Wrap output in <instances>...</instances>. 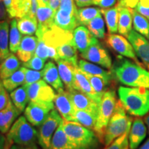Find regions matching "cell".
I'll use <instances>...</instances> for the list:
<instances>
[{"label":"cell","instance_id":"obj_63","mask_svg":"<svg viewBox=\"0 0 149 149\" xmlns=\"http://www.w3.org/2000/svg\"><path fill=\"white\" fill-rule=\"evenodd\" d=\"M148 20H149V18H148Z\"/></svg>","mask_w":149,"mask_h":149},{"label":"cell","instance_id":"obj_20","mask_svg":"<svg viewBox=\"0 0 149 149\" xmlns=\"http://www.w3.org/2000/svg\"><path fill=\"white\" fill-rule=\"evenodd\" d=\"M68 92L69 93L74 109L98 112L99 104L81 91L72 89L68 91Z\"/></svg>","mask_w":149,"mask_h":149},{"label":"cell","instance_id":"obj_9","mask_svg":"<svg viewBox=\"0 0 149 149\" xmlns=\"http://www.w3.org/2000/svg\"><path fill=\"white\" fill-rule=\"evenodd\" d=\"M54 109L53 102H29L24 110V115L33 126H40Z\"/></svg>","mask_w":149,"mask_h":149},{"label":"cell","instance_id":"obj_23","mask_svg":"<svg viewBox=\"0 0 149 149\" xmlns=\"http://www.w3.org/2000/svg\"><path fill=\"white\" fill-rule=\"evenodd\" d=\"M19 114L20 112L10 101L5 109L0 111V132L3 134L8 133Z\"/></svg>","mask_w":149,"mask_h":149},{"label":"cell","instance_id":"obj_57","mask_svg":"<svg viewBox=\"0 0 149 149\" xmlns=\"http://www.w3.org/2000/svg\"><path fill=\"white\" fill-rule=\"evenodd\" d=\"M139 4L144 7H149V0H140Z\"/></svg>","mask_w":149,"mask_h":149},{"label":"cell","instance_id":"obj_60","mask_svg":"<svg viewBox=\"0 0 149 149\" xmlns=\"http://www.w3.org/2000/svg\"><path fill=\"white\" fill-rule=\"evenodd\" d=\"M3 86V85L2 79H1V78H0V87H1V86Z\"/></svg>","mask_w":149,"mask_h":149},{"label":"cell","instance_id":"obj_49","mask_svg":"<svg viewBox=\"0 0 149 149\" xmlns=\"http://www.w3.org/2000/svg\"><path fill=\"white\" fill-rule=\"evenodd\" d=\"M8 18V13H7L6 9L3 0H0V21L7 20Z\"/></svg>","mask_w":149,"mask_h":149},{"label":"cell","instance_id":"obj_61","mask_svg":"<svg viewBox=\"0 0 149 149\" xmlns=\"http://www.w3.org/2000/svg\"><path fill=\"white\" fill-rule=\"evenodd\" d=\"M124 149H130V148H129V145H127V146H126Z\"/></svg>","mask_w":149,"mask_h":149},{"label":"cell","instance_id":"obj_2","mask_svg":"<svg viewBox=\"0 0 149 149\" xmlns=\"http://www.w3.org/2000/svg\"><path fill=\"white\" fill-rule=\"evenodd\" d=\"M118 95L126 111L136 117H143L149 112V88L120 86Z\"/></svg>","mask_w":149,"mask_h":149},{"label":"cell","instance_id":"obj_53","mask_svg":"<svg viewBox=\"0 0 149 149\" xmlns=\"http://www.w3.org/2000/svg\"><path fill=\"white\" fill-rule=\"evenodd\" d=\"M61 0H49V7L53 9L54 12H57L58 10L59 4H60Z\"/></svg>","mask_w":149,"mask_h":149},{"label":"cell","instance_id":"obj_5","mask_svg":"<svg viewBox=\"0 0 149 149\" xmlns=\"http://www.w3.org/2000/svg\"><path fill=\"white\" fill-rule=\"evenodd\" d=\"M117 102L115 92L113 90H110L104 93L99 104L97 117L93 131L95 133L99 140L102 143H104L106 128L114 113Z\"/></svg>","mask_w":149,"mask_h":149},{"label":"cell","instance_id":"obj_55","mask_svg":"<svg viewBox=\"0 0 149 149\" xmlns=\"http://www.w3.org/2000/svg\"><path fill=\"white\" fill-rule=\"evenodd\" d=\"M39 6H49V0H37Z\"/></svg>","mask_w":149,"mask_h":149},{"label":"cell","instance_id":"obj_52","mask_svg":"<svg viewBox=\"0 0 149 149\" xmlns=\"http://www.w3.org/2000/svg\"><path fill=\"white\" fill-rule=\"evenodd\" d=\"M10 149H39L35 144L33 145H19L13 144Z\"/></svg>","mask_w":149,"mask_h":149},{"label":"cell","instance_id":"obj_13","mask_svg":"<svg viewBox=\"0 0 149 149\" xmlns=\"http://www.w3.org/2000/svg\"><path fill=\"white\" fill-rule=\"evenodd\" d=\"M106 42L110 48L120 55L133 59L135 62L140 64L136 57L131 44L128 39H126L123 35L109 33L106 39Z\"/></svg>","mask_w":149,"mask_h":149},{"label":"cell","instance_id":"obj_54","mask_svg":"<svg viewBox=\"0 0 149 149\" xmlns=\"http://www.w3.org/2000/svg\"><path fill=\"white\" fill-rule=\"evenodd\" d=\"M6 143V137L3 133L0 132V149H4Z\"/></svg>","mask_w":149,"mask_h":149},{"label":"cell","instance_id":"obj_15","mask_svg":"<svg viewBox=\"0 0 149 149\" xmlns=\"http://www.w3.org/2000/svg\"><path fill=\"white\" fill-rule=\"evenodd\" d=\"M55 107L64 120L73 121L74 113L75 109L72 104L68 91H59L56 94L54 100Z\"/></svg>","mask_w":149,"mask_h":149},{"label":"cell","instance_id":"obj_47","mask_svg":"<svg viewBox=\"0 0 149 149\" xmlns=\"http://www.w3.org/2000/svg\"><path fill=\"white\" fill-rule=\"evenodd\" d=\"M140 0H118L117 6L120 7H126L129 8H135Z\"/></svg>","mask_w":149,"mask_h":149},{"label":"cell","instance_id":"obj_12","mask_svg":"<svg viewBox=\"0 0 149 149\" xmlns=\"http://www.w3.org/2000/svg\"><path fill=\"white\" fill-rule=\"evenodd\" d=\"M37 38L42 39L46 46L53 47L56 49L64 43L72 42L73 34L72 31L64 30L54 24L53 26L43 33L42 36Z\"/></svg>","mask_w":149,"mask_h":149},{"label":"cell","instance_id":"obj_35","mask_svg":"<svg viewBox=\"0 0 149 149\" xmlns=\"http://www.w3.org/2000/svg\"><path fill=\"white\" fill-rule=\"evenodd\" d=\"M17 27L22 35H33L36 33L38 29V22L37 17H33L29 15L17 18Z\"/></svg>","mask_w":149,"mask_h":149},{"label":"cell","instance_id":"obj_6","mask_svg":"<svg viewBox=\"0 0 149 149\" xmlns=\"http://www.w3.org/2000/svg\"><path fill=\"white\" fill-rule=\"evenodd\" d=\"M6 138L10 139L13 144L33 145L37 141L38 131L33 127L26 117L20 116L11 126Z\"/></svg>","mask_w":149,"mask_h":149},{"label":"cell","instance_id":"obj_17","mask_svg":"<svg viewBox=\"0 0 149 149\" xmlns=\"http://www.w3.org/2000/svg\"><path fill=\"white\" fill-rule=\"evenodd\" d=\"M74 89L80 91L100 104L102 97L100 96L93 88L90 81L85 74L79 69L78 66L74 71Z\"/></svg>","mask_w":149,"mask_h":149},{"label":"cell","instance_id":"obj_37","mask_svg":"<svg viewBox=\"0 0 149 149\" xmlns=\"http://www.w3.org/2000/svg\"><path fill=\"white\" fill-rule=\"evenodd\" d=\"M22 39V33L19 32L17 27V21L13 18L10 22L9 33V49L10 53H16L17 52Z\"/></svg>","mask_w":149,"mask_h":149},{"label":"cell","instance_id":"obj_44","mask_svg":"<svg viewBox=\"0 0 149 149\" xmlns=\"http://www.w3.org/2000/svg\"><path fill=\"white\" fill-rule=\"evenodd\" d=\"M35 55H37V57L43 59H45V60L49 58L48 57V46H46L45 42L42 39L38 38V43H37L36 50H35Z\"/></svg>","mask_w":149,"mask_h":149},{"label":"cell","instance_id":"obj_3","mask_svg":"<svg viewBox=\"0 0 149 149\" xmlns=\"http://www.w3.org/2000/svg\"><path fill=\"white\" fill-rule=\"evenodd\" d=\"M63 128L72 142L78 149H96L99 139L93 130L79 123L63 120Z\"/></svg>","mask_w":149,"mask_h":149},{"label":"cell","instance_id":"obj_25","mask_svg":"<svg viewBox=\"0 0 149 149\" xmlns=\"http://www.w3.org/2000/svg\"><path fill=\"white\" fill-rule=\"evenodd\" d=\"M50 149H78L65 133L62 123L54 133Z\"/></svg>","mask_w":149,"mask_h":149},{"label":"cell","instance_id":"obj_58","mask_svg":"<svg viewBox=\"0 0 149 149\" xmlns=\"http://www.w3.org/2000/svg\"><path fill=\"white\" fill-rule=\"evenodd\" d=\"M138 149H149V138Z\"/></svg>","mask_w":149,"mask_h":149},{"label":"cell","instance_id":"obj_46","mask_svg":"<svg viewBox=\"0 0 149 149\" xmlns=\"http://www.w3.org/2000/svg\"><path fill=\"white\" fill-rule=\"evenodd\" d=\"M117 2V0H95L93 5L98 6L102 8H110Z\"/></svg>","mask_w":149,"mask_h":149},{"label":"cell","instance_id":"obj_45","mask_svg":"<svg viewBox=\"0 0 149 149\" xmlns=\"http://www.w3.org/2000/svg\"><path fill=\"white\" fill-rule=\"evenodd\" d=\"M11 101L8 94V91L2 86L0 87V111L5 109Z\"/></svg>","mask_w":149,"mask_h":149},{"label":"cell","instance_id":"obj_7","mask_svg":"<svg viewBox=\"0 0 149 149\" xmlns=\"http://www.w3.org/2000/svg\"><path fill=\"white\" fill-rule=\"evenodd\" d=\"M77 10L74 0H61L54 17V24L64 30L73 31L78 26L76 18Z\"/></svg>","mask_w":149,"mask_h":149},{"label":"cell","instance_id":"obj_30","mask_svg":"<svg viewBox=\"0 0 149 149\" xmlns=\"http://www.w3.org/2000/svg\"><path fill=\"white\" fill-rule=\"evenodd\" d=\"M10 54L9 49V23L0 21V57L3 61Z\"/></svg>","mask_w":149,"mask_h":149},{"label":"cell","instance_id":"obj_27","mask_svg":"<svg viewBox=\"0 0 149 149\" xmlns=\"http://www.w3.org/2000/svg\"><path fill=\"white\" fill-rule=\"evenodd\" d=\"M20 61L17 56L10 53L8 57L0 64V78L6 79L19 69Z\"/></svg>","mask_w":149,"mask_h":149},{"label":"cell","instance_id":"obj_62","mask_svg":"<svg viewBox=\"0 0 149 149\" xmlns=\"http://www.w3.org/2000/svg\"><path fill=\"white\" fill-rule=\"evenodd\" d=\"M2 62V61H1V57H0V64H1V63Z\"/></svg>","mask_w":149,"mask_h":149},{"label":"cell","instance_id":"obj_43","mask_svg":"<svg viewBox=\"0 0 149 149\" xmlns=\"http://www.w3.org/2000/svg\"><path fill=\"white\" fill-rule=\"evenodd\" d=\"M42 70H35L32 69H28L26 68L25 72V80H24V86L29 85L41 80L42 77Z\"/></svg>","mask_w":149,"mask_h":149},{"label":"cell","instance_id":"obj_39","mask_svg":"<svg viewBox=\"0 0 149 149\" xmlns=\"http://www.w3.org/2000/svg\"><path fill=\"white\" fill-rule=\"evenodd\" d=\"M87 27L96 38L104 39L105 37V24L102 17V13L93 19L87 25Z\"/></svg>","mask_w":149,"mask_h":149},{"label":"cell","instance_id":"obj_14","mask_svg":"<svg viewBox=\"0 0 149 149\" xmlns=\"http://www.w3.org/2000/svg\"><path fill=\"white\" fill-rule=\"evenodd\" d=\"M136 55L149 69V42L144 36L132 30L127 35Z\"/></svg>","mask_w":149,"mask_h":149},{"label":"cell","instance_id":"obj_26","mask_svg":"<svg viewBox=\"0 0 149 149\" xmlns=\"http://www.w3.org/2000/svg\"><path fill=\"white\" fill-rule=\"evenodd\" d=\"M118 7V32L123 36L127 37L128 33L132 31V24H133V13H133V10L131 8H126V7Z\"/></svg>","mask_w":149,"mask_h":149},{"label":"cell","instance_id":"obj_40","mask_svg":"<svg viewBox=\"0 0 149 149\" xmlns=\"http://www.w3.org/2000/svg\"><path fill=\"white\" fill-rule=\"evenodd\" d=\"M84 73L85 74V75L88 78V81H90L91 84L93 88L94 89V91L100 96H103L104 93L107 91L108 85L109 84V80L104 79V78L102 77H99V76L92 75V74L85 73V72H84Z\"/></svg>","mask_w":149,"mask_h":149},{"label":"cell","instance_id":"obj_64","mask_svg":"<svg viewBox=\"0 0 149 149\" xmlns=\"http://www.w3.org/2000/svg\"><path fill=\"white\" fill-rule=\"evenodd\" d=\"M148 39H149V37H148Z\"/></svg>","mask_w":149,"mask_h":149},{"label":"cell","instance_id":"obj_28","mask_svg":"<svg viewBox=\"0 0 149 149\" xmlns=\"http://www.w3.org/2000/svg\"><path fill=\"white\" fill-rule=\"evenodd\" d=\"M59 59L71 63L74 66H78L77 49L74 45V41L64 43L56 48Z\"/></svg>","mask_w":149,"mask_h":149},{"label":"cell","instance_id":"obj_16","mask_svg":"<svg viewBox=\"0 0 149 149\" xmlns=\"http://www.w3.org/2000/svg\"><path fill=\"white\" fill-rule=\"evenodd\" d=\"M73 41L77 51L81 53L86 51L93 44L95 43L97 39L84 26H78L72 31Z\"/></svg>","mask_w":149,"mask_h":149},{"label":"cell","instance_id":"obj_51","mask_svg":"<svg viewBox=\"0 0 149 149\" xmlns=\"http://www.w3.org/2000/svg\"><path fill=\"white\" fill-rule=\"evenodd\" d=\"M74 1L77 6L81 8V7L88 6L93 5V1L95 0H74Z\"/></svg>","mask_w":149,"mask_h":149},{"label":"cell","instance_id":"obj_33","mask_svg":"<svg viewBox=\"0 0 149 149\" xmlns=\"http://www.w3.org/2000/svg\"><path fill=\"white\" fill-rule=\"evenodd\" d=\"M10 97L11 101L15 106L20 113L24 111L26 107V104L29 102V95H28L27 90L23 85L22 86L18 87L10 92Z\"/></svg>","mask_w":149,"mask_h":149},{"label":"cell","instance_id":"obj_22","mask_svg":"<svg viewBox=\"0 0 149 149\" xmlns=\"http://www.w3.org/2000/svg\"><path fill=\"white\" fill-rule=\"evenodd\" d=\"M42 77L46 83L59 92L64 90V83L59 74L58 68L53 61H48L42 70Z\"/></svg>","mask_w":149,"mask_h":149},{"label":"cell","instance_id":"obj_38","mask_svg":"<svg viewBox=\"0 0 149 149\" xmlns=\"http://www.w3.org/2000/svg\"><path fill=\"white\" fill-rule=\"evenodd\" d=\"M133 28L136 32L145 37H149V22L144 16L141 15L135 10H133Z\"/></svg>","mask_w":149,"mask_h":149},{"label":"cell","instance_id":"obj_50","mask_svg":"<svg viewBox=\"0 0 149 149\" xmlns=\"http://www.w3.org/2000/svg\"><path fill=\"white\" fill-rule=\"evenodd\" d=\"M135 10L137 11L139 13H140L141 15L146 17L147 18H149V7H144L139 4L136 6Z\"/></svg>","mask_w":149,"mask_h":149},{"label":"cell","instance_id":"obj_21","mask_svg":"<svg viewBox=\"0 0 149 149\" xmlns=\"http://www.w3.org/2000/svg\"><path fill=\"white\" fill-rule=\"evenodd\" d=\"M38 38L32 35H26L22 37L17 56L22 62H26L35 55Z\"/></svg>","mask_w":149,"mask_h":149},{"label":"cell","instance_id":"obj_36","mask_svg":"<svg viewBox=\"0 0 149 149\" xmlns=\"http://www.w3.org/2000/svg\"><path fill=\"white\" fill-rule=\"evenodd\" d=\"M102 13L101 9L97 7H86L77 9L76 18L78 26H87L93 19Z\"/></svg>","mask_w":149,"mask_h":149},{"label":"cell","instance_id":"obj_29","mask_svg":"<svg viewBox=\"0 0 149 149\" xmlns=\"http://www.w3.org/2000/svg\"><path fill=\"white\" fill-rule=\"evenodd\" d=\"M98 112L75 109L74 113L73 121L79 123L85 127L94 130L95 126Z\"/></svg>","mask_w":149,"mask_h":149},{"label":"cell","instance_id":"obj_41","mask_svg":"<svg viewBox=\"0 0 149 149\" xmlns=\"http://www.w3.org/2000/svg\"><path fill=\"white\" fill-rule=\"evenodd\" d=\"M130 130V128L120 137L115 139L111 144L106 146L104 149H124L128 145V134H129Z\"/></svg>","mask_w":149,"mask_h":149},{"label":"cell","instance_id":"obj_8","mask_svg":"<svg viewBox=\"0 0 149 149\" xmlns=\"http://www.w3.org/2000/svg\"><path fill=\"white\" fill-rule=\"evenodd\" d=\"M62 122V117L59 115L57 110H52L46 120L40 126L38 131L37 141L43 149H50L54 133Z\"/></svg>","mask_w":149,"mask_h":149},{"label":"cell","instance_id":"obj_32","mask_svg":"<svg viewBox=\"0 0 149 149\" xmlns=\"http://www.w3.org/2000/svg\"><path fill=\"white\" fill-rule=\"evenodd\" d=\"M78 67L81 71L85 73L102 77L104 79L109 80V81L111 79V72L103 69L97 65L90 63L88 61L84 60V59H80L78 61Z\"/></svg>","mask_w":149,"mask_h":149},{"label":"cell","instance_id":"obj_56","mask_svg":"<svg viewBox=\"0 0 149 149\" xmlns=\"http://www.w3.org/2000/svg\"><path fill=\"white\" fill-rule=\"evenodd\" d=\"M13 144V142L10 140V139H8L6 138V146L4 149H10L12 145Z\"/></svg>","mask_w":149,"mask_h":149},{"label":"cell","instance_id":"obj_42","mask_svg":"<svg viewBox=\"0 0 149 149\" xmlns=\"http://www.w3.org/2000/svg\"><path fill=\"white\" fill-rule=\"evenodd\" d=\"M45 59L40 58L37 55H34L30 60L23 63V66L35 70H42L45 66Z\"/></svg>","mask_w":149,"mask_h":149},{"label":"cell","instance_id":"obj_1","mask_svg":"<svg viewBox=\"0 0 149 149\" xmlns=\"http://www.w3.org/2000/svg\"><path fill=\"white\" fill-rule=\"evenodd\" d=\"M115 77L122 84L130 87L149 88V71L141 64L118 56L111 68Z\"/></svg>","mask_w":149,"mask_h":149},{"label":"cell","instance_id":"obj_18","mask_svg":"<svg viewBox=\"0 0 149 149\" xmlns=\"http://www.w3.org/2000/svg\"><path fill=\"white\" fill-rule=\"evenodd\" d=\"M55 13L49 6H39L36 17L38 22V29L35 35L40 37L45 31L54 25V17Z\"/></svg>","mask_w":149,"mask_h":149},{"label":"cell","instance_id":"obj_24","mask_svg":"<svg viewBox=\"0 0 149 149\" xmlns=\"http://www.w3.org/2000/svg\"><path fill=\"white\" fill-rule=\"evenodd\" d=\"M56 62L57 64L59 76L67 91L74 89V71L77 66L61 59Z\"/></svg>","mask_w":149,"mask_h":149},{"label":"cell","instance_id":"obj_34","mask_svg":"<svg viewBox=\"0 0 149 149\" xmlns=\"http://www.w3.org/2000/svg\"><path fill=\"white\" fill-rule=\"evenodd\" d=\"M26 69V67L22 66L8 78L2 80L3 86L8 92H12L15 89L24 84Z\"/></svg>","mask_w":149,"mask_h":149},{"label":"cell","instance_id":"obj_31","mask_svg":"<svg viewBox=\"0 0 149 149\" xmlns=\"http://www.w3.org/2000/svg\"><path fill=\"white\" fill-rule=\"evenodd\" d=\"M101 13L104 15L108 31L111 34L118 32V20H119V7L111 8H102Z\"/></svg>","mask_w":149,"mask_h":149},{"label":"cell","instance_id":"obj_4","mask_svg":"<svg viewBox=\"0 0 149 149\" xmlns=\"http://www.w3.org/2000/svg\"><path fill=\"white\" fill-rule=\"evenodd\" d=\"M132 120L126 115L120 101H117L116 107L110 119L104 134V144L105 146L111 144L115 139L120 137L131 128Z\"/></svg>","mask_w":149,"mask_h":149},{"label":"cell","instance_id":"obj_48","mask_svg":"<svg viewBox=\"0 0 149 149\" xmlns=\"http://www.w3.org/2000/svg\"><path fill=\"white\" fill-rule=\"evenodd\" d=\"M6 9L7 13H8L9 18H15V14L13 9V0H3Z\"/></svg>","mask_w":149,"mask_h":149},{"label":"cell","instance_id":"obj_10","mask_svg":"<svg viewBox=\"0 0 149 149\" xmlns=\"http://www.w3.org/2000/svg\"><path fill=\"white\" fill-rule=\"evenodd\" d=\"M24 86L27 90L29 102H53L55 100L56 96L55 91L44 80H40Z\"/></svg>","mask_w":149,"mask_h":149},{"label":"cell","instance_id":"obj_11","mask_svg":"<svg viewBox=\"0 0 149 149\" xmlns=\"http://www.w3.org/2000/svg\"><path fill=\"white\" fill-rule=\"evenodd\" d=\"M81 57L86 60L91 61L104 68H112V59L107 50L99 41L93 44L86 51L81 53Z\"/></svg>","mask_w":149,"mask_h":149},{"label":"cell","instance_id":"obj_19","mask_svg":"<svg viewBox=\"0 0 149 149\" xmlns=\"http://www.w3.org/2000/svg\"><path fill=\"white\" fill-rule=\"evenodd\" d=\"M147 126L139 117H136L128 134V145L130 149H136L146 136Z\"/></svg>","mask_w":149,"mask_h":149},{"label":"cell","instance_id":"obj_59","mask_svg":"<svg viewBox=\"0 0 149 149\" xmlns=\"http://www.w3.org/2000/svg\"><path fill=\"white\" fill-rule=\"evenodd\" d=\"M144 122H145V124H146V125L147 126V128H148V133H149V115H146V116L144 117Z\"/></svg>","mask_w":149,"mask_h":149}]
</instances>
